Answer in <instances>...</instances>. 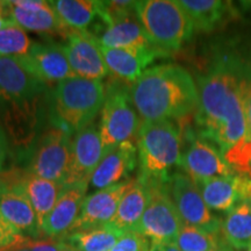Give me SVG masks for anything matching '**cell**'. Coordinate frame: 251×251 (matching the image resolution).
<instances>
[{
	"label": "cell",
	"mask_w": 251,
	"mask_h": 251,
	"mask_svg": "<svg viewBox=\"0 0 251 251\" xmlns=\"http://www.w3.org/2000/svg\"><path fill=\"white\" fill-rule=\"evenodd\" d=\"M197 120L201 136L225 153L246 135L247 120L236 58L216 61L198 79Z\"/></svg>",
	"instance_id": "obj_1"
},
{
	"label": "cell",
	"mask_w": 251,
	"mask_h": 251,
	"mask_svg": "<svg viewBox=\"0 0 251 251\" xmlns=\"http://www.w3.org/2000/svg\"><path fill=\"white\" fill-rule=\"evenodd\" d=\"M129 91L142 121L181 119L199 107V93L192 76L177 64L147 69L130 84Z\"/></svg>",
	"instance_id": "obj_2"
},
{
	"label": "cell",
	"mask_w": 251,
	"mask_h": 251,
	"mask_svg": "<svg viewBox=\"0 0 251 251\" xmlns=\"http://www.w3.org/2000/svg\"><path fill=\"white\" fill-rule=\"evenodd\" d=\"M47 85L17 57H0V109L14 141L35 136L40 100Z\"/></svg>",
	"instance_id": "obj_3"
},
{
	"label": "cell",
	"mask_w": 251,
	"mask_h": 251,
	"mask_svg": "<svg viewBox=\"0 0 251 251\" xmlns=\"http://www.w3.org/2000/svg\"><path fill=\"white\" fill-rule=\"evenodd\" d=\"M136 141L140 179L152 184L169 183L172 168L180 165L179 129L170 120L142 121Z\"/></svg>",
	"instance_id": "obj_4"
},
{
	"label": "cell",
	"mask_w": 251,
	"mask_h": 251,
	"mask_svg": "<svg viewBox=\"0 0 251 251\" xmlns=\"http://www.w3.org/2000/svg\"><path fill=\"white\" fill-rule=\"evenodd\" d=\"M106 97L102 80L72 77L55 86L52 112L55 119L69 133L78 131L93 124Z\"/></svg>",
	"instance_id": "obj_5"
},
{
	"label": "cell",
	"mask_w": 251,
	"mask_h": 251,
	"mask_svg": "<svg viewBox=\"0 0 251 251\" xmlns=\"http://www.w3.org/2000/svg\"><path fill=\"white\" fill-rule=\"evenodd\" d=\"M135 14L149 42L164 52L179 49L194 33L192 21L175 0L136 1Z\"/></svg>",
	"instance_id": "obj_6"
},
{
	"label": "cell",
	"mask_w": 251,
	"mask_h": 251,
	"mask_svg": "<svg viewBox=\"0 0 251 251\" xmlns=\"http://www.w3.org/2000/svg\"><path fill=\"white\" fill-rule=\"evenodd\" d=\"M142 120L130 97L129 87L121 81H113L106 89V97L101 108L100 136L103 153L125 142L134 141L139 134Z\"/></svg>",
	"instance_id": "obj_7"
},
{
	"label": "cell",
	"mask_w": 251,
	"mask_h": 251,
	"mask_svg": "<svg viewBox=\"0 0 251 251\" xmlns=\"http://www.w3.org/2000/svg\"><path fill=\"white\" fill-rule=\"evenodd\" d=\"M148 184L149 203L134 231L151 241V246L175 243L184 224L170 192L165 184Z\"/></svg>",
	"instance_id": "obj_8"
},
{
	"label": "cell",
	"mask_w": 251,
	"mask_h": 251,
	"mask_svg": "<svg viewBox=\"0 0 251 251\" xmlns=\"http://www.w3.org/2000/svg\"><path fill=\"white\" fill-rule=\"evenodd\" d=\"M71 147L72 135L67 129L49 128L37 141L27 172L63 185L70 168Z\"/></svg>",
	"instance_id": "obj_9"
},
{
	"label": "cell",
	"mask_w": 251,
	"mask_h": 251,
	"mask_svg": "<svg viewBox=\"0 0 251 251\" xmlns=\"http://www.w3.org/2000/svg\"><path fill=\"white\" fill-rule=\"evenodd\" d=\"M169 184V192L184 225L211 233H221L222 221L211 212L197 184L186 174L176 172Z\"/></svg>",
	"instance_id": "obj_10"
},
{
	"label": "cell",
	"mask_w": 251,
	"mask_h": 251,
	"mask_svg": "<svg viewBox=\"0 0 251 251\" xmlns=\"http://www.w3.org/2000/svg\"><path fill=\"white\" fill-rule=\"evenodd\" d=\"M102 156L101 136L93 124L75 134L72 137L70 168L63 184L64 188L81 184L89 185Z\"/></svg>",
	"instance_id": "obj_11"
},
{
	"label": "cell",
	"mask_w": 251,
	"mask_h": 251,
	"mask_svg": "<svg viewBox=\"0 0 251 251\" xmlns=\"http://www.w3.org/2000/svg\"><path fill=\"white\" fill-rule=\"evenodd\" d=\"M180 166L193 181L236 175L218 147L201 135L191 137L181 152Z\"/></svg>",
	"instance_id": "obj_12"
},
{
	"label": "cell",
	"mask_w": 251,
	"mask_h": 251,
	"mask_svg": "<svg viewBox=\"0 0 251 251\" xmlns=\"http://www.w3.org/2000/svg\"><path fill=\"white\" fill-rule=\"evenodd\" d=\"M69 64L75 76L91 80H102L109 74L96 36L90 33L71 31L64 46Z\"/></svg>",
	"instance_id": "obj_13"
},
{
	"label": "cell",
	"mask_w": 251,
	"mask_h": 251,
	"mask_svg": "<svg viewBox=\"0 0 251 251\" xmlns=\"http://www.w3.org/2000/svg\"><path fill=\"white\" fill-rule=\"evenodd\" d=\"M130 183L131 180L121 181L87 196L81 207L80 214L69 234L111 225L118 211L119 203L126 191L129 188Z\"/></svg>",
	"instance_id": "obj_14"
},
{
	"label": "cell",
	"mask_w": 251,
	"mask_h": 251,
	"mask_svg": "<svg viewBox=\"0 0 251 251\" xmlns=\"http://www.w3.org/2000/svg\"><path fill=\"white\" fill-rule=\"evenodd\" d=\"M19 58L46 85H57L63 80L76 77L69 64L64 46L57 43H33L28 54Z\"/></svg>",
	"instance_id": "obj_15"
},
{
	"label": "cell",
	"mask_w": 251,
	"mask_h": 251,
	"mask_svg": "<svg viewBox=\"0 0 251 251\" xmlns=\"http://www.w3.org/2000/svg\"><path fill=\"white\" fill-rule=\"evenodd\" d=\"M208 208L228 213L238 202L251 200V178L235 175L194 181Z\"/></svg>",
	"instance_id": "obj_16"
},
{
	"label": "cell",
	"mask_w": 251,
	"mask_h": 251,
	"mask_svg": "<svg viewBox=\"0 0 251 251\" xmlns=\"http://www.w3.org/2000/svg\"><path fill=\"white\" fill-rule=\"evenodd\" d=\"M137 162V146L134 141L122 143L103 153L90 183L99 191L125 181L136 168Z\"/></svg>",
	"instance_id": "obj_17"
},
{
	"label": "cell",
	"mask_w": 251,
	"mask_h": 251,
	"mask_svg": "<svg viewBox=\"0 0 251 251\" xmlns=\"http://www.w3.org/2000/svg\"><path fill=\"white\" fill-rule=\"evenodd\" d=\"M101 51L109 74L130 84L139 79L156 58L168 54L156 47L144 49H113L101 47Z\"/></svg>",
	"instance_id": "obj_18"
},
{
	"label": "cell",
	"mask_w": 251,
	"mask_h": 251,
	"mask_svg": "<svg viewBox=\"0 0 251 251\" xmlns=\"http://www.w3.org/2000/svg\"><path fill=\"white\" fill-rule=\"evenodd\" d=\"M9 19L23 27L25 30L36 33L69 31L65 29L49 1L42 0H13L6 1ZM71 33V31H69Z\"/></svg>",
	"instance_id": "obj_19"
},
{
	"label": "cell",
	"mask_w": 251,
	"mask_h": 251,
	"mask_svg": "<svg viewBox=\"0 0 251 251\" xmlns=\"http://www.w3.org/2000/svg\"><path fill=\"white\" fill-rule=\"evenodd\" d=\"M0 212L23 235L37 236L41 233L35 211L19 183L0 185Z\"/></svg>",
	"instance_id": "obj_20"
},
{
	"label": "cell",
	"mask_w": 251,
	"mask_h": 251,
	"mask_svg": "<svg viewBox=\"0 0 251 251\" xmlns=\"http://www.w3.org/2000/svg\"><path fill=\"white\" fill-rule=\"evenodd\" d=\"M87 184H81L64 188L52 211L41 226V231L49 237L69 234L80 214L81 207L87 197Z\"/></svg>",
	"instance_id": "obj_21"
},
{
	"label": "cell",
	"mask_w": 251,
	"mask_h": 251,
	"mask_svg": "<svg viewBox=\"0 0 251 251\" xmlns=\"http://www.w3.org/2000/svg\"><path fill=\"white\" fill-rule=\"evenodd\" d=\"M150 200V186L142 179L131 180L119 203L111 225L122 231H134Z\"/></svg>",
	"instance_id": "obj_22"
},
{
	"label": "cell",
	"mask_w": 251,
	"mask_h": 251,
	"mask_svg": "<svg viewBox=\"0 0 251 251\" xmlns=\"http://www.w3.org/2000/svg\"><path fill=\"white\" fill-rule=\"evenodd\" d=\"M97 40L101 47L113 49H144L153 47L136 14L109 25L99 34Z\"/></svg>",
	"instance_id": "obj_23"
},
{
	"label": "cell",
	"mask_w": 251,
	"mask_h": 251,
	"mask_svg": "<svg viewBox=\"0 0 251 251\" xmlns=\"http://www.w3.org/2000/svg\"><path fill=\"white\" fill-rule=\"evenodd\" d=\"M19 184L23 187L24 192L35 211L37 222L41 229L47 216L52 211L56 202L64 191V186L56 181L41 178L39 176L26 172Z\"/></svg>",
	"instance_id": "obj_24"
},
{
	"label": "cell",
	"mask_w": 251,
	"mask_h": 251,
	"mask_svg": "<svg viewBox=\"0 0 251 251\" xmlns=\"http://www.w3.org/2000/svg\"><path fill=\"white\" fill-rule=\"evenodd\" d=\"M49 2L69 31L87 33V28L99 17V1L94 0H56Z\"/></svg>",
	"instance_id": "obj_25"
},
{
	"label": "cell",
	"mask_w": 251,
	"mask_h": 251,
	"mask_svg": "<svg viewBox=\"0 0 251 251\" xmlns=\"http://www.w3.org/2000/svg\"><path fill=\"white\" fill-rule=\"evenodd\" d=\"M221 234L235 250H244L251 246V200L238 202L226 215L221 225Z\"/></svg>",
	"instance_id": "obj_26"
},
{
	"label": "cell",
	"mask_w": 251,
	"mask_h": 251,
	"mask_svg": "<svg viewBox=\"0 0 251 251\" xmlns=\"http://www.w3.org/2000/svg\"><path fill=\"white\" fill-rule=\"evenodd\" d=\"M188 18L192 21L194 30L211 31L224 21L230 5L220 0H178Z\"/></svg>",
	"instance_id": "obj_27"
},
{
	"label": "cell",
	"mask_w": 251,
	"mask_h": 251,
	"mask_svg": "<svg viewBox=\"0 0 251 251\" xmlns=\"http://www.w3.org/2000/svg\"><path fill=\"white\" fill-rule=\"evenodd\" d=\"M124 234L125 231L108 225L67 234L63 243L74 251H109Z\"/></svg>",
	"instance_id": "obj_28"
},
{
	"label": "cell",
	"mask_w": 251,
	"mask_h": 251,
	"mask_svg": "<svg viewBox=\"0 0 251 251\" xmlns=\"http://www.w3.org/2000/svg\"><path fill=\"white\" fill-rule=\"evenodd\" d=\"M175 244L180 251H236L226 242L221 233L186 225H183Z\"/></svg>",
	"instance_id": "obj_29"
},
{
	"label": "cell",
	"mask_w": 251,
	"mask_h": 251,
	"mask_svg": "<svg viewBox=\"0 0 251 251\" xmlns=\"http://www.w3.org/2000/svg\"><path fill=\"white\" fill-rule=\"evenodd\" d=\"M33 45L26 30L12 19L0 18V57H24Z\"/></svg>",
	"instance_id": "obj_30"
},
{
	"label": "cell",
	"mask_w": 251,
	"mask_h": 251,
	"mask_svg": "<svg viewBox=\"0 0 251 251\" xmlns=\"http://www.w3.org/2000/svg\"><path fill=\"white\" fill-rule=\"evenodd\" d=\"M236 65L241 81V91H242V99L247 120L246 135L242 139H246L251 142V63L236 59Z\"/></svg>",
	"instance_id": "obj_31"
},
{
	"label": "cell",
	"mask_w": 251,
	"mask_h": 251,
	"mask_svg": "<svg viewBox=\"0 0 251 251\" xmlns=\"http://www.w3.org/2000/svg\"><path fill=\"white\" fill-rule=\"evenodd\" d=\"M149 249V242L146 237L136 231H127L109 251H148Z\"/></svg>",
	"instance_id": "obj_32"
},
{
	"label": "cell",
	"mask_w": 251,
	"mask_h": 251,
	"mask_svg": "<svg viewBox=\"0 0 251 251\" xmlns=\"http://www.w3.org/2000/svg\"><path fill=\"white\" fill-rule=\"evenodd\" d=\"M25 238L26 237L9 224L0 212V249L23 242Z\"/></svg>",
	"instance_id": "obj_33"
},
{
	"label": "cell",
	"mask_w": 251,
	"mask_h": 251,
	"mask_svg": "<svg viewBox=\"0 0 251 251\" xmlns=\"http://www.w3.org/2000/svg\"><path fill=\"white\" fill-rule=\"evenodd\" d=\"M28 247L31 251H74L65 243L50 240L33 241L28 238Z\"/></svg>",
	"instance_id": "obj_34"
},
{
	"label": "cell",
	"mask_w": 251,
	"mask_h": 251,
	"mask_svg": "<svg viewBox=\"0 0 251 251\" xmlns=\"http://www.w3.org/2000/svg\"><path fill=\"white\" fill-rule=\"evenodd\" d=\"M8 155V142H7V135L2 127L1 122H0V171L4 169L6 158Z\"/></svg>",
	"instance_id": "obj_35"
},
{
	"label": "cell",
	"mask_w": 251,
	"mask_h": 251,
	"mask_svg": "<svg viewBox=\"0 0 251 251\" xmlns=\"http://www.w3.org/2000/svg\"><path fill=\"white\" fill-rule=\"evenodd\" d=\"M150 251H180L175 243L171 244H158V246H151Z\"/></svg>",
	"instance_id": "obj_36"
},
{
	"label": "cell",
	"mask_w": 251,
	"mask_h": 251,
	"mask_svg": "<svg viewBox=\"0 0 251 251\" xmlns=\"http://www.w3.org/2000/svg\"><path fill=\"white\" fill-rule=\"evenodd\" d=\"M12 251H31L29 249V247H28V238L26 237V240L23 241L21 243H19L15 246Z\"/></svg>",
	"instance_id": "obj_37"
},
{
	"label": "cell",
	"mask_w": 251,
	"mask_h": 251,
	"mask_svg": "<svg viewBox=\"0 0 251 251\" xmlns=\"http://www.w3.org/2000/svg\"><path fill=\"white\" fill-rule=\"evenodd\" d=\"M4 9H5L4 1H0V18L4 17Z\"/></svg>",
	"instance_id": "obj_38"
},
{
	"label": "cell",
	"mask_w": 251,
	"mask_h": 251,
	"mask_svg": "<svg viewBox=\"0 0 251 251\" xmlns=\"http://www.w3.org/2000/svg\"><path fill=\"white\" fill-rule=\"evenodd\" d=\"M25 240H26V238H25ZM24 240V241H25ZM21 243V242H20ZM19 244V243H18ZM17 246V244H14V246H12V247H8V248H4V249H0V251H12V249H13V248Z\"/></svg>",
	"instance_id": "obj_39"
},
{
	"label": "cell",
	"mask_w": 251,
	"mask_h": 251,
	"mask_svg": "<svg viewBox=\"0 0 251 251\" xmlns=\"http://www.w3.org/2000/svg\"><path fill=\"white\" fill-rule=\"evenodd\" d=\"M248 251H251V246H250L249 248H248Z\"/></svg>",
	"instance_id": "obj_40"
},
{
	"label": "cell",
	"mask_w": 251,
	"mask_h": 251,
	"mask_svg": "<svg viewBox=\"0 0 251 251\" xmlns=\"http://www.w3.org/2000/svg\"><path fill=\"white\" fill-rule=\"evenodd\" d=\"M148 251H150V249H149V250H148Z\"/></svg>",
	"instance_id": "obj_41"
}]
</instances>
